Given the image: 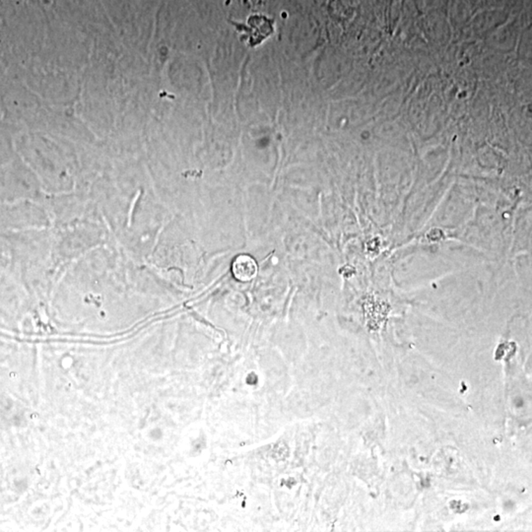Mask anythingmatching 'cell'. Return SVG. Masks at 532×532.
<instances>
[{
	"instance_id": "1",
	"label": "cell",
	"mask_w": 532,
	"mask_h": 532,
	"mask_svg": "<svg viewBox=\"0 0 532 532\" xmlns=\"http://www.w3.org/2000/svg\"><path fill=\"white\" fill-rule=\"evenodd\" d=\"M235 278L243 282L252 280L257 273V266L249 255H240L233 264Z\"/></svg>"
}]
</instances>
